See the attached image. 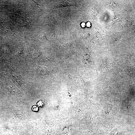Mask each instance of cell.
Segmentation results:
<instances>
[{
  "mask_svg": "<svg viewBox=\"0 0 135 135\" xmlns=\"http://www.w3.org/2000/svg\"><path fill=\"white\" fill-rule=\"evenodd\" d=\"M32 110L34 111H37L38 110V108L36 106H33L32 108Z\"/></svg>",
  "mask_w": 135,
  "mask_h": 135,
  "instance_id": "3957f363",
  "label": "cell"
},
{
  "mask_svg": "<svg viewBox=\"0 0 135 135\" xmlns=\"http://www.w3.org/2000/svg\"><path fill=\"white\" fill-rule=\"evenodd\" d=\"M86 26L88 27H90V23L89 22H88L86 24Z\"/></svg>",
  "mask_w": 135,
  "mask_h": 135,
  "instance_id": "277c9868",
  "label": "cell"
},
{
  "mask_svg": "<svg viewBox=\"0 0 135 135\" xmlns=\"http://www.w3.org/2000/svg\"><path fill=\"white\" fill-rule=\"evenodd\" d=\"M10 73L13 78L20 85L24 84L23 79L20 74L14 68H11Z\"/></svg>",
  "mask_w": 135,
  "mask_h": 135,
  "instance_id": "6da1fadb",
  "label": "cell"
},
{
  "mask_svg": "<svg viewBox=\"0 0 135 135\" xmlns=\"http://www.w3.org/2000/svg\"><path fill=\"white\" fill-rule=\"evenodd\" d=\"M37 104L38 106H43L44 105V103L43 102L40 100L37 103Z\"/></svg>",
  "mask_w": 135,
  "mask_h": 135,
  "instance_id": "7a4b0ae2",
  "label": "cell"
},
{
  "mask_svg": "<svg viewBox=\"0 0 135 135\" xmlns=\"http://www.w3.org/2000/svg\"><path fill=\"white\" fill-rule=\"evenodd\" d=\"M81 26L82 27H84L85 26V24L84 22H82L81 24Z\"/></svg>",
  "mask_w": 135,
  "mask_h": 135,
  "instance_id": "5b68a950",
  "label": "cell"
}]
</instances>
